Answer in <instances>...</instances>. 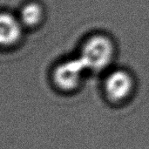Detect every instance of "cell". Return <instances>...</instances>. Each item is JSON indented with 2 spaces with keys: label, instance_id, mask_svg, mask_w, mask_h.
<instances>
[{
  "label": "cell",
  "instance_id": "obj_1",
  "mask_svg": "<svg viewBox=\"0 0 149 149\" xmlns=\"http://www.w3.org/2000/svg\"><path fill=\"white\" fill-rule=\"evenodd\" d=\"M113 46L107 37L98 35L91 38L84 45L80 58L87 69L100 71L112 61Z\"/></svg>",
  "mask_w": 149,
  "mask_h": 149
},
{
  "label": "cell",
  "instance_id": "obj_2",
  "mask_svg": "<svg viewBox=\"0 0 149 149\" xmlns=\"http://www.w3.org/2000/svg\"><path fill=\"white\" fill-rule=\"evenodd\" d=\"M86 70L87 68L80 58L65 61L55 69L53 73L54 83L63 91H72L80 84Z\"/></svg>",
  "mask_w": 149,
  "mask_h": 149
},
{
  "label": "cell",
  "instance_id": "obj_3",
  "mask_svg": "<svg viewBox=\"0 0 149 149\" xmlns=\"http://www.w3.org/2000/svg\"><path fill=\"white\" fill-rule=\"evenodd\" d=\"M134 81L131 75L123 70L111 72L105 82V91L107 97L113 101L126 100L132 93Z\"/></svg>",
  "mask_w": 149,
  "mask_h": 149
},
{
  "label": "cell",
  "instance_id": "obj_4",
  "mask_svg": "<svg viewBox=\"0 0 149 149\" xmlns=\"http://www.w3.org/2000/svg\"><path fill=\"white\" fill-rule=\"evenodd\" d=\"M21 29L18 22L10 14L3 13L0 17V40L1 44L10 45L14 44L20 37Z\"/></svg>",
  "mask_w": 149,
  "mask_h": 149
},
{
  "label": "cell",
  "instance_id": "obj_5",
  "mask_svg": "<svg viewBox=\"0 0 149 149\" xmlns=\"http://www.w3.org/2000/svg\"><path fill=\"white\" fill-rule=\"evenodd\" d=\"M42 17V10L40 6L35 3H31L22 10L21 18L24 24L28 26L36 25Z\"/></svg>",
  "mask_w": 149,
  "mask_h": 149
}]
</instances>
